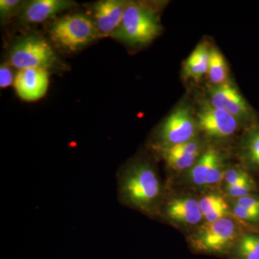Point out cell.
Segmentation results:
<instances>
[{
    "mask_svg": "<svg viewBox=\"0 0 259 259\" xmlns=\"http://www.w3.org/2000/svg\"><path fill=\"white\" fill-rule=\"evenodd\" d=\"M117 196L121 204L146 213L158 212L162 198L161 181L150 162L136 158L117 175Z\"/></svg>",
    "mask_w": 259,
    "mask_h": 259,
    "instance_id": "1",
    "label": "cell"
},
{
    "mask_svg": "<svg viewBox=\"0 0 259 259\" xmlns=\"http://www.w3.org/2000/svg\"><path fill=\"white\" fill-rule=\"evenodd\" d=\"M161 31L158 17L154 10L144 4L129 3L122 21L111 37L128 44L152 41Z\"/></svg>",
    "mask_w": 259,
    "mask_h": 259,
    "instance_id": "2",
    "label": "cell"
},
{
    "mask_svg": "<svg viewBox=\"0 0 259 259\" xmlns=\"http://www.w3.org/2000/svg\"><path fill=\"white\" fill-rule=\"evenodd\" d=\"M238 226L230 218L199 226L189 238L191 247L199 253L223 255L233 250L239 239Z\"/></svg>",
    "mask_w": 259,
    "mask_h": 259,
    "instance_id": "3",
    "label": "cell"
},
{
    "mask_svg": "<svg viewBox=\"0 0 259 259\" xmlns=\"http://www.w3.org/2000/svg\"><path fill=\"white\" fill-rule=\"evenodd\" d=\"M50 36L57 47L68 52L78 51L100 37L94 20L81 13L56 20L50 29Z\"/></svg>",
    "mask_w": 259,
    "mask_h": 259,
    "instance_id": "4",
    "label": "cell"
},
{
    "mask_svg": "<svg viewBox=\"0 0 259 259\" xmlns=\"http://www.w3.org/2000/svg\"><path fill=\"white\" fill-rule=\"evenodd\" d=\"M56 56L49 42L40 37L21 39L10 51L9 64L20 70L45 69L56 64Z\"/></svg>",
    "mask_w": 259,
    "mask_h": 259,
    "instance_id": "5",
    "label": "cell"
},
{
    "mask_svg": "<svg viewBox=\"0 0 259 259\" xmlns=\"http://www.w3.org/2000/svg\"><path fill=\"white\" fill-rule=\"evenodd\" d=\"M209 103L225 110L240 122L252 125L256 122L255 112L232 83L226 82L209 88Z\"/></svg>",
    "mask_w": 259,
    "mask_h": 259,
    "instance_id": "6",
    "label": "cell"
},
{
    "mask_svg": "<svg viewBox=\"0 0 259 259\" xmlns=\"http://www.w3.org/2000/svg\"><path fill=\"white\" fill-rule=\"evenodd\" d=\"M197 121L187 107H179L172 112L158 132L160 148L169 147L195 139Z\"/></svg>",
    "mask_w": 259,
    "mask_h": 259,
    "instance_id": "7",
    "label": "cell"
},
{
    "mask_svg": "<svg viewBox=\"0 0 259 259\" xmlns=\"http://www.w3.org/2000/svg\"><path fill=\"white\" fill-rule=\"evenodd\" d=\"M196 121L197 127L204 134L218 139H226L234 134L241 123L231 114L207 102L199 108Z\"/></svg>",
    "mask_w": 259,
    "mask_h": 259,
    "instance_id": "8",
    "label": "cell"
},
{
    "mask_svg": "<svg viewBox=\"0 0 259 259\" xmlns=\"http://www.w3.org/2000/svg\"><path fill=\"white\" fill-rule=\"evenodd\" d=\"M49 83V73L45 69L20 70L14 81L19 97L26 101H35L44 97Z\"/></svg>",
    "mask_w": 259,
    "mask_h": 259,
    "instance_id": "9",
    "label": "cell"
},
{
    "mask_svg": "<svg viewBox=\"0 0 259 259\" xmlns=\"http://www.w3.org/2000/svg\"><path fill=\"white\" fill-rule=\"evenodd\" d=\"M128 2L122 0H104L94 8L95 25L100 37L111 36L122 21Z\"/></svg>",
    "mask_w": 259,
    "mask_h": 259,
    "instance_id": "10",
    "label": "cell"
},
{
    "mask_svg": "<svg viewBox=\"0 0 259 259\" xmlns=\"http://www.w3.org/2000/svg\"><path fill=\"white\" fill-rule=\"evenodd\" d=\"M202 145L194 139L169 147L160 148L162 157L167 165L175 171L192 168L202 153Z\"/></svg>",
    "mask_w": 259,
    "mask_h": 259,
    "instance_id": "11",
    "label": "cell"
},
{
    "mask_svg": "<svg viewBox=\"0 0 259 259\" xmlns=\"http://www.w3.org/2000/svg\"><path fill=\"white\" fill-rule=\"evenodd\" d=\"M74 5L67 0H33L24 5L20 20L26 23H41Z\"/></svg>",
    "mask_w": 259,
    "mask_h": 259,
    "instance_id": "12",
    "label": "cell"
},
{
    "mask_svg": "<svg viewBox=\"0 0 259 259\" xmlns=\"http://www.w3.org/2000/svg\"><path fill=\"white\" fill-rule=\"evenodd\" d=\"M165 216L174 223L186 226H194L203 218L199 202L192 197L175 198L165 206Z\"/></svg>",
    "mask_w": 259,
    "mask_h": 259,
    "instance_id": "13",
    "label": "cell"
},
{
    "mask_svg": "<svg viewBox=\"0 0 259 259\" xmlns=\"http://www.w3.org/2000/svg\"><path fill=\"white\" fill-rule=\"evenodd\" d=\"M239 154L246 166L259 171V122L257 121L248 126L242 137Z\"/></svg>",
    "mask_w": 259,
    "mask_h": 259,
    "instance_id": "14",
    "label": "cell"
},
{
    "mask_svg": "<svg viewBox=\"0 0 259 259\" xmlns=\"http://www.w3.org/2000/svg\"><path fill=\"white\" fill-rule=\"evenodd\" d=\"M222 161L223 158L219 151L214 148H209L199 156L195 164L191 168V180L194 185H206L212 170Z\"/></svg>",
    "mask_w": 259,
    "mask_h": 259,
    "instance_id": "15",
    "label": "cell"
},
{
    "mask_svg": "<svg viewBox=\"0 0 259 259\" xmlns=\"http://www.w3.org/2000/svg\"><path fill=\"white\" fill-rule=\"evenodd\" d=\"M209 51L207 44H199L192 51L184 66V72L187 77L199 81L207 74L209 66Z\"/></svg>",
    "mask_w": 259,
    "mask_h": 259,
    "instance_id": "16",
    "label": "cell"
},
{
    "mask_svg": "<svg viewBox=\"0 0 259 259\" xmlns=\"http://www.w3.org/2000/svg\"><path fill=\"white\" fill-rule=\"evenodd\" d=\"M208 79L212 86H219L228 82V69L223 54L214 48L209 51Z\"/></svg>",
    "mask_w": 259,
    "mask_h": 259,
    "instance_id": "17",
    "label": "cell"
},
{
    "mask_svg": "<svg viewBox=\"0 0 259 259\" xmlns=\"http://www.w3.org/2000/svg\"><path fill=\"white\" fill-rule=\"evenodd\" d=\"M233 253L237 259H259V235L248 233L240 237Z\"/></svg>",
    "mask_w": 259,
    "mask_h": 259,
    "instance_id": "18",
    "label": "cell"
},
{
    "mask_svg": "<svg viewBox=\"0 0 259 259\" xmlns=\"http://www.w3.org/2000/svg\"><path fill=\"white\" fill-rule=\"evenodd\" d=\"M25 2L20 0H1L0 1V16L2 21L9 20L21 12Z\"/></svg>",
    "mask_w": 259,
    "mask_h": 259,
    "instance_id": "19",
    "label": "cell"
},
{
    "mask_svg": "<svg viewBox=\"0 0 259 259\" xmlns=\"http://www.w3.org/2000/svg\"><path fill=\"white\" fill-rule=\"evenodd\" d=\"M226 193L232 197L238 199L246 197L256 190V186L253 180L245 181L238 185L225 187Z\"/></svg>",
    "mask_w": 259,
    "mask_h": 259,
    "instance_id": "20",
    "label": "cell"
},
{
    "mask_svg": "<svg viewBox=\"0 0 259 259\" xmlns=\"http://www.w3.org/2000/svg\"><path fill=\"white\" fill-rule=\"evenodd\" d=\"M199 202L203 218L213 209L227 204L221 196L216 194H207L202 197Z\"/></svg>",
    "mask_w": 259,
    "mask_h": 259,
    "instance_id": "21",
    "label": "cell"
},
{
    "mask_svg": "<svg viewBox=\"0 0 259 259\" xmlns=\"http://www.w3.org/2000/svg\"><path fill=\"white\" fill-rule=\"evenodd\" d=\"M223 179L226 182V187L238 185L245 181L252 180L248 172L240 168L227 170Z\"/></svg>",
    "mask_w": 259,
    "mask_h": 259,
    "instance_id": "22",
    "label": "cell"
},
{
    "mask_svg": "<svg viewBox=\"0 0 259 259\" xmlns=\"http://www.w3.org/2000/svg\"><path fill=\"white\" fill-rule=\"evenodd\" d=\"M233 212L239 219L247 222L259 223V210L244 208L241 206L233 204Z\"/></svg>",
    "mask_w": 259,
    "mask_h": 259,
    "instance_id": "23",
    "label": "cell"
},
{
    "mask_svg": "<svg viewBox=\"0 0 259 259\" xmlns=\"http://www.w3.org/2000/svg\"><path fill=\"white\" fill-rule=\"evenodd\" d=\"M231 215V211H230L228 204H226L225 205L218 207V208L213 209L208 214H206L204 218H205L206 222L212 223L218 221V220L221 219V218H229Z\"/></svg>",
    "mask_w": 259,
    "mask_h": 259,
    "instance_id": "24",
    "label": "cell"
},
{
    "mask_svg": "<svg viewBox=\"0 0 259 259\" xmlns=\"http://www.w3.org/2000/svg\"><path fill=\"white\" fill-rule=\"evenodd\" d=\"M15 81L13 71L9 64H3L0 67V87L6 88Z\"/></svg>",
    "mask_w": 259,
    "mask_h": 259,
    "instance_id": "25",
    "label": "cell"
},
{
    "mask_svg": "<svg viewBox=\"0 0 259 259\" xmlns=\"http://www.w3.org/2000/svg\"><path fill=\"white\" fill-rule=\"evenodd\" d=\"M236 199L234 204L236 205L241 206L244 208L259 210V199L258 197L249 195Z\"/></svg>",
    "mask_w": 259,
    "mask_h": 259,
    "instance_id": "26",
    "label": "cell"
}]
</instances>
